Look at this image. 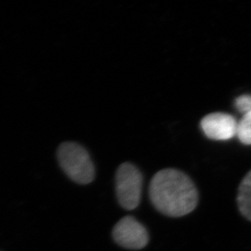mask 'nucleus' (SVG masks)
I'll return each instance as SVG.
<instances>
[{
	"instance_id": "1",
	"label": "nucleus",
	"mask_w": 251,
	"mask_h": 251,
	"mask_svg": "<svg viewBox=\"0 0 251 251\" xmlns=\"http://www.w3.org/2000/svg\"><path fill=\"white\" fill-rule=\"evenodd\" d=\"M149 198L159 213L170 218H180L195 211L199 194L192 179L177 168L157 172L150 182Z\"/></svg>"
},
{
	"instance_id": "2",
	"label": "nucleus",
	"mask_w": 251,
	"mask_h": 251,
	"mask_svg": "<svg viewBox=\"0 0 251 251\" xmlns=\"http://www.w3.org/2000/svg\"><path fill=\"white\" fill-rule=\"evenodd\" d=\"M59 164L74 182L87 185L95 177V165L87 151L76 142L62 143L57 151Z\"/></svg>"
},
{
	"instance_id": "3",
	"label": "nucleus",
	"mask_w": 251,
	"mask_h": 251,
	"mask_svg": "<svg viewBox=\"0 0 251 251\" xmlns=\"http://www.w3.org/2000/svg\"><path fill=\"white\" fill-rule=\"evenodd\" d=\"M143 176L134 164H121L116 173V198L121 207L132 211L139 206L142 199Z\"/></svg>"
},
{
	"instance_id": "4",
	"label": "nucleus",
	"mask_w": 251,
	"mask_h": 251,
	"mask_svg": "<svg viewBox=\"0 0 251 251\" xmlns=\"http://www.w3.org/2000/svg\"><path fill=\"white\" fill-rule=\"evenodd\" d=\"M112 237L116 244L125 249L138 251L149 243V232L133 216L124 217L112 229Z\"/></svg>"
},
{
	"instance_id": "5",
	"label": "nucleus",
	"mask_w": 251,
	"mask_h": 251,
	"mask_svg": "<svg viewBox=\"0 0 251 251\" xmlns=\"http://www.w3.org/2000/svg\"><path fill=\"white\" fill-rule=\"evenodd\" d=\"M237 126L234 116L225 112L208 114L200 122L204 134L215 141H227L237 136Z\"/></svg>"
},
{
	"instance_id": "6",
	"label": "nucleus",
	"mask_w": 251,
	"mask_h": 251,
	"mask_svg": "<svg viewBox=\"0 0 251 251\" xmlns=\"http://www.w3.org/2000/svg\"><path fill=\"white\" fill-rule=\"evenodd\" d=\"M237 204L241 215L247 221H251V169L238 186Z\"/></svg>"
},
{
	"instance_id": "7",
	"label": "nucleus",
	"mask_w": 251,
	"mask_h": 251,
	"mask_svg": "<svg viewBox=\"0 0 251 251\" xmlns=\"http://www.w3.org/2000/svg\"><path fill=\"white\" fill-rule=\"evenodd\" d=\"M237 137L245 145H251V112L246 114L237 126Z\"/></svg>"
},
{
	"instance_id": "8",
	"label": "nucleus",
	"mask_w": 251,
	"mask_h": 251,
	"mask_svg": "<svg viewBox=\"0 0 251 251\" xmlns=\"http://www.w3.org/2000/svg\"><path fill=\"white\" fill-rule=\"evenodd\" d=\"M235 107L240 112L246 114L251 112V95H242L237 97L234 101Z\"/></svg>"
}]
</instances>
